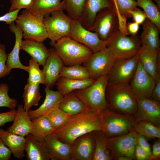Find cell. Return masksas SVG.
Here are the masks:
<instances>
[{"instance_id":"obj_3","label":"cell","mask_w":160,"mask_h":160,"mask_svg":"<svg viewBox=\"0 0 160 160\" xmlns=\"http://www.w3.org/2000/svg\"><path fill=\"white\" fill-rule=\"evenodd\" d=\"M102 131L108 138L121 136L134 130L137 121L135 116L108 108L99 114Z\"/></svg>"},{"instance_id":"obj_53","label":"cell","mask_w":160,"mask_h":160,"mask_svg":"<svg viewBox=\"0 0 160 160\" xmlns=\"http://www.w3.org/2000/svg\"><path fill=\"white\" fill-rule=\"evenodd\" d=\"M115 159L118 160H133V159L129 157L121 156L117 157Z\"/></svg>"},{"instance_id":"obj_19","label":"cell","mask_w":160,"mask_h":160,"mask_svg":"<svg viewBox=\"0 0 160 160\" xmlns=\"http://www.w3.org/2000/svg\"><path fill=\"white\" fill-rule=\"evenodd\" d=\"M45 97L43 103L37 109L28 111L31 120L47 115L54 109L59 108L64 95L58 90L54 91L47 87L44 88Z\"/></svg>"},{"instance_id":"obj_31","label":"cell","mask_w":160,"mask_h":160,"mask_svg":"<svg viewBox=\"0 0 160 160\" xmlns=\"http://www.w3.org/2000/svg\"><path fill=\"white\" fill-rule=\"evenodd\" d=\"M96 79L75 80L60 77L55 84L57 90L64 96L74 91L83 89L92 84Z\"/></svg>"},{"instance_id":"obj_46","label":"cell","mask_w":160,"mask_h":160,"mask_svg":"<svg viewBox=\"0 0 160 160\" xmlns=\"http://www.w3.org/2000/svg\"><path fill=\"white\" fill-rule=\"evenodd\" d=\"M155 85L153 90L151 98L154 100L160 102V74H158L155 78Z\"/></svg>"},{"instance_id":"obj_47","label":"cell","mask_w":160,"mask_h":160,"mask_svg":"<svg viewBox=\"0 0 160 160\" xmlns=\"http://www.w3.org/2000/svg\"><path fill=\"white\" fill-rule=\"evenodd\" d=\"M19 11V9H17L12 12H8L5 15L0 16V21L4 22L7 24L10 25L16 20Z\"/></svg>"},{"instance_id":"obj_36","label":"cell","mask_w":160,"mask_h":160,"mask_svg":"<svg viewBox=\"0 0 160 160\" xmlns=\"http://www.w3.org/2000/svg\"><path fill=\"white\" fill-rule=\"evenodd\" d=\"M134 130L144 136L147 139L160 138V127L145 120L138 121Z\"/></svg>"},{"instance_id":"obj_9","label":"cell","mask_w":160,"mask_h":160,"mask_svg":"<svg viewBox=\"0 0 160 160\" xmlns=\"http://www.w3.org/2000/svg\"><path fill=\"white\" fill-rule=\"evenodd\" d=\"M116 59L111 51L106 47L93 53L83 65L88 70L90 78L96 79L108 75Z\"/></svg>"},{"instance_id":"obj_54","label":"cell","mask_w":160,"mask_h":160,"mask_svg":"<svg viewBox=\"0 0 160 160\" xmlns=\"http://www.w3.org/2000/svg\"><path fill=\"white\" fill-rule=\"evenodd\" d=\"M157 4V5L158 6L159 8L160 9V0H153Z\"/></svg>"},{"instance_id":"obj_50","label":"cell","mask_w":160,"mask_h":160,"mask_svg":"<svg viewBox=\"0 0 160 160\" xmlns=\"http://www.w3.org/2000/svg\"><path fill=\"white\" fill-rule=\"evenodd\" d=\"M137 143L144 149L151 157V150L147 139L142 135L137 133Z\"/></svg>"},{"instance_id":"obj_26","label":"cell","mask_w":160,"mask_h":160,"mask_svg":"<svg viewBox=\"0 0 160 160\" xmlns=\"http://www.w3.org/2000/svg\"><path fill=\"white\" fill-rule=\"evenodd\" d=\"M160 49L152 50L142 46L138 53L139 60L143 69L154 79L160 74L158 66V60Z\"/></svg>"},{"instance_id":"obj_51","label":"cell","mask_w":160,"mask_h":160,"mask_svg":"<svg viewBox=\"0 0 160 160\" xmlns=\"http://www.w3.org/2000/svg\"><path fill=\"white\" fill-rule=\"evenodd\" d=\"M160 157V142L159 140L155 141L152 145L151 160H157Z\"/></svg>"},{"instance_id":"obj_23","label":"cell","mask_w":160,"mask_h":160,"mask_svg":"<svg viewBox=\"0 0 160 160\" xmlns=\"http://www.w3.org/2000/svg\"><path fill=\"white\" fill-rule=\"evenodd\" d=\"M31 120L28 111L25 110L23 105L19 104L17 106L13 124L7 128V130L11 133L25 137L30 133Z\"/></svg>"},{"instance_id":"obj_24","label":"cell","mask_w":160,"mask_h":160,"mask_svg":"<svg viewBox=\"0 0 160 160\" xmlns=\"http://www.w3.org/2000/svg\"><path fill=\"white\" fill-rule=\"evenodd\" d=\"M0 137L11 151L14 156L21 159L25 156V137L12 133L7 130L0 128Z\"/></svg>"},{"instance_id":"obj_44","label":"cell","mask_w":160,"mask_h":160,"mask_svg":"<svg viewBox=\"0 0 160 160\" xmlns=\"http://www.w3.org/2000/svg\"><path fill=\"white\" fill-rule=\"evenodd\" d=\"M129 13L134 22L139 25L142 24L147 18L144 12L137 7L130 11Z\"/></svg>"},{"instance_id":"obj_45","label":"cell","mask_w":160,"mask_h":160,"mask_svg":"<svg viewBox=\"0 0 160 160\" xmlns=\"http://www.w3.org/2000/svg\"><path fill=\"white\" fill-rule=\"evenodd\" d=\"M16 110H10L9 111L0 113V127L3 126L7 123L13 121Z\"/></svg>"},{"instance_id":"obj_34","label":"cell","mask_w":160,"mask_h":160,"mask_svg":"<svg viewBox=\"0 0 160 160\" xmlns=\"http://www.w3.org/2000/svg\"><path fill=\"white\" fill-rule=\"evenodd\" d=\"M60 77L75 80H85L91 78L87 69L81 64L69 66L64 65L61 70Z\"/></svg>"},{"instance_id":"obj_21","label":"cell","mask_w":160,"mask_h":160,"mask_svg":"<svg viewBox=\"0 0 160 160\" xmlns=\"http://www.w3.org/2000/svg\"><path fill=\"white\" fill-rule=\"evenodd\" d=\"M9 28L11 31L13 33L15 36V41L14 47L11 52L7 55L6 65L10 70L17 68L24 70L28 72L29 66L23 65L19 58V51L20 49V44L23 38V32L21 28L13 22L10 25Z\"/></svg>"},{"instance_id":"obj_14","label":"cell","mask_w":160,"mask_h":160,"mask_svg":"<svg viewBox=\"0 0 160 160\" xmlns=\"http://www.w3.org/2000/svg\"><path fill=\"white\" fill-rule=\"evenodd\" d=\"M70 37L88 47L93 53L106 47L105 41L100 39L96 33L84 28L79 21L72 20Z\"/></svg>"},{"instance_id":"obj_12","label":"cell","mask_w":160,"mask_h":160,"mask_svg":"<svg viewBox=\"0 0 160 160\" xmlns=\"http://www.w3.org/2000/svg\"><path fill=\"white\" fill-rule=\"evenodd\" d=\"M137 139V133L135 130L121 136L108 138V148L113 159L121 156L135 159Z\"/></svg>"},{"instance_id":"obj_27","label":"cell","mask_w":160,"mask_h":160,"mask_svg":"<svg viewBox=\"0 0 160 160\" xmlns=\"http://www.w3.org/2000/svg\"><path fill=\"white\" fill-rule=\"evenodd\" d=\"M25 138V151L28 160H49L44 141H37L30 133L26 135Z\"/></svg>"},{"instance_id":"obj_15","label":"cell","mask_w":160,"mask_h":160,"mask_svg":"<svg viewBox=\"0 0 160 160\" xmlns=\"http://www.w3.org/2000/svg\"><path fill=\"white\" fill-rule=\"evenodd\" d=\"M134 115L137 121H147L160 127V102L151 98L138 99L137 110Z\"/></svg>"},{"instance_id":"obj_30","label":"cell","mask_w":160,"mask_h":160,"mask_svg":"<svg viewBox=\"0 0 160 160\" xmlns=\"http://www.w3.org/2000/svg\"><path fill=\"white\" fill-rule=\"evenodd\" d=\"M60 10H64V2L62 0H35L28 11L33 15L44 17Z\"/></svg>"},{"instance_id":"obj_40","label":"cell","mask_w":160,"mask_h":160,"mask_svg":"<svg viewBox=\"0 0 160 160\" xmlns=\"http://www.w3.org/2000/svg\"><path fill=\"white\" fill-rule=\"evenodd\" d=\"M46 116L55 130L64 125L71 117L59 108L54 109Z\"/></svg>"},{"instance_id":"obj_42","label":"cell","mask_w":160,"mask_h":160,"mask_svg":"<svg viewBox=\"0 0 160 160\" xmlns=\"http://www.w3.org/2000/svg\"><path fill=\"white\" fill-rule=\"evenodd\" d=\"M35 0H10L11 5L8 12L22 9L29 10L32 7Z\"/></svg>"},{"instance_id":"obj_38","label":"cell","mask_w":160,"mask_h":160,"mask_svg":"<svg viewBox=\"0 0 160 160\" xmlns=\"http://www.w3.org/2000/svg\"><path fill=\"white\" fill-rule=\"evenodd\" d=\"M37 62L32 58L29 60L28 83L45 85V77L42 70L40 68Z\"/></svg>"},{"instance_id":"obj_35","label":"cell","mask_w":160,"mask_h":160,"mask_svg":"<svg viewBox=\"0 0 160 160\" xmlns=\"http://www.w3.org/2000/svg\"><path fill=\"white\" fill-rule=\"evenodd\" d=\"M137 6L143 10L148 18L160 29V9L152 0H137Z\"/></svg>"},{"instance_id":"obj_10","label":"cell","mask_w":160,"mask_h":160,"mask_svg":"<svg viewBox=\"0 0 160 160\" xmlns=\"http://www.w3.org/2000/svg\"><path fill=\"white\" fill-rule=\"evenodd\" d=\"M88 30L96 33L100 39L105 41L119 30L116 13L111 8L101 9L97 13L92 26Z\"/></svg>"},{"instance_id":"obj_55","label":"cell","mask_w":160,"mask_h":160,"mask_svg":"<svg viewBox=\"0 0 160 160\" xmlns=\"http://www.w3.org/2000/svg\"><path fill=\"white\" fill-rule=\"evenodd\" d=\"M3 44H2L0 41V48L1 47Z\"/></svg>"},{"instance_id":"obj_49","label":"cell","mask_w":160,"mask_h":160,"mask_svg":"<svg viewBox=\"0 0 160 160\" xmlns=\"http://www.w3.org/2000/svg\"><path fill=\"white\" fill-rule=\"evenodd\" d=\"M12 152L9 148L4 143L0 137V160H8Z\"/></svg>"},{"instance_id":"obj_39","label":"cell","mask_w":160,"mask_h":160,"mask_svg":"<svg viewBox=\"0 0 160 160\" xmlns=\"http://www.w3.org/2000/svg\"><path fill=\"white\" fill-rule=\"evenodd\" d=\"M111 8L119 12L127 18L131 17L129 12L137 6L135 0H109Z\"/></svg>"},{"instance_id":"obj_5","label":"cell","mask_w":160,"mask_h":160,"mask_svg":"<svg viewBox=\"0 0 160 160\" xmlns=\"http://www.w3.org/2000/svg\"><path fill=\"white\" fill-rule=\"evenodd\" d=\"M108 80V75L101 76L87 88L73 91L89 109L99 114L108 108L106 98Z\"/></svg>"},{"instance_id":"obj_7","label":"cell","mask_w":160,"mask_h":160,"mask_svg":"<svg viewBox=\"0 0 160 160\" xmlns=\"http://www.w3.org/2000/svg\"><path fill=\"white\" fill-rule=\"evenodd\" d=\"M43 19L44 17L33 15L25 9L15 21L21 29L25 40L43 42L48 38Z\"/></svg>"},{"instance_id":"obj_1","label":"cell","mask_w":160,"mask_h":160,"mask_svg":"<svg viewBox=\"0 0 160 160\" xmlns=\"http://www.w3.org/2000/svg\"><path fill=\"white\" fill-rule=\"evenodd\" d=\"M102 131L99 114L90 110L71 116L63 126L54 132L62 142L72 145L79 137L95 131Z\"/></svg>"},{"instance_id":"obj_18","label":"cell","mask_w":160,"mask_h":160,"mask_svg":"<svg viewBox=\"0 0 160 160\" xmlns=\"http://www.w3.org/2000/svg\"><path fill=\"white\" fill-rule=\"evenodd\" d=\"M49 55L42 70L46 80V87L51 89L60 77V73L65 65L54 48L49 49Z\"/></svg>"},{"instance_id":"obj_8","label":"cell","mask_w":160,"mask_h":160,"mask_svg":"<svg viewBox=\"0 0 160 160\" xmlns=\"http://www.w3.org/2000/svg\"><path fill=\"white\" fill-rule=\"evenodd\" d=\"M72 20L62 10L54 11L44 17V23L51 45L53 47L55 42L63 37H70Z\"/></svg>"},{"instance_id":"obj_4","label":"cell","mask_w":160,"mask_h":160,"mask_svg":"<svg viewBox=\"0 0 160 160\" xmlns=\"http://www.w3.org/2000/svg\"><path fill=\"white\" fill-rule=\"evenodd\" d=\"M54 49L64 65H83L93 54L88 47L70 37H63L54 44Z\"/></svg>"},{"instance_id":"obj_11","label":"cell","mask_w":160,"mask_h":160,"mask_svg":"<svg viewBox=\"0 0 160 160\" xmlns=\"http://www.w3.org/2000/svg\"><path fill=\"white\" fill-rule=\"evenodd\" d=\"M138 53L130 58L116 59L108 75V84L129 83L139 63Z\"/></svg>"},{"instance_id":"obj_41","label":"cell","mask_w":160,"mask_h":160,"mask_svg":"<svg viewBox=\"0 0 160 160\" xmlns=\"http://www.w3.org/2000/svg\"><path fill=\"white\" fill-rule=\"evenodd\" d=\"M9 87L7 84H0V107H7L10 110L15 109L18 103L17 101L9 97Z\"/></svg>"},{"instance_id":"obj_25","label":"cell","mask_w":160,"mask_h":160,"mask_svg":"<svg viewBox=\"0 0 160 160\" xmlns=\"http://www.w3.org/2000/svg\"><path fill=\"white\" fill-rule=\"evenodd\" d=\"M20 49L27 52L40 65L43 66L50 54L48 49L42 42L30 40H22Z\"/></svg>"},{"instance_id":"obj_33","label":"cell","mask_w":160,"mask_h":160,"mask_svg":"<svg viewBox=\"0 0 160 160\" xmlns=\"http://www.w3.org/2000/svg\"><path fill=\"white\" fill-rule=\"evenodd\" d=\"M39 84L28 83L25 86L23 94V107L28 111L33 106L38 105L41 97Z\"/></svg>"},{"instance_id":"obj_37","label":"cell","mask_w":160,"mask_h":160,"mask_svg":"<svg viewBox=\"0 0 160 160\" xmlns=\"http://www.w3.org/2000/svg\"><path fill=\"white\" fill-rule=\"evenodd\" d=\"M86 0H62L64 2V10L73 20L79 21Z\"/></svg>"},{"instance_id":"obj_29","label":"cell","mask_w":160,"mask_h":160,"mask_svg":"<svg viewBox=\"0 0 160 160\" xmlns=\"http://www.w3.org/2000/svg\"><path fill=\"white\" fill-rule=\"evenodd\" d=\"M59 108L71 116L89 109L73 91L64 96L60 104Z\"/></svg>"},{"instance_id":"obj_20","label":"cell","mask_w":160,"mask_h":160,"mask_svg":"<svg viewBox=\"0 0 160 160\" xmlns=\"http://www.w3.org/2000/svg\"><path fill=\"white\" fill-rule=\"evenodd\" d=\"M106 8H111L109 0H86L79 22L84 28L89 30L98 12Z\"/></svg>"},{"instance_id":"obj_22","label":"cell","mask_w":160,"mask_h":160,"mask_svg":"<svg viewBox=\"0 0 160 160\" xmlns=\"http://www.w3.org/2000/svg\"><path fill=\"white\" fill-rule=\"evenodd\" d=\"M142 25L143 31L140 38L142 46L153 50H159L160 29L148 18Z\"/></svg>"},{"instance_id":"obj_48","label":"cell","mask_w":160,"mask_h":160,"mask_svg":"<svg viewBox=\"0 0 160 160\" xmlns=\"http://www.w3.org/2000/svg\"><path fill=\"white\" fill-rule=\"evenodd\" d=\"M135 158L137 160H151L149 155L137 143L135 146Z\"/></svg>"},{"instance_id":"obj_43","label":"cell","mask_w":160,"mask_h":160,"mask_svg":"<svg viewBox=\"0 0 160 160\" xmlns=\"http://www.w3.org/2000/svg\"><path fill=\"white\" fill-rule=\"evenodd\" d=\"M7 58L5 46L3 44L0 48V78L9 75L11 71L6 65Z\"/></svg>"},{"instance_id":"obj_6","label":"cell","mask_w":160,"mask_h":160,"mask_svg":"<svg viewBox=\"0 0 160 160\" xmlns=\"http://www.w3.org/2000/svg\"><path fill=\"white\" fill-rule=\"evenodd\" d=\"M106 47L113 53L116 59H127L137 55L142 46L140 38L136 36L125 35L118 30L105 41Z\"/></svg>"},{"instance_id":"obj_16","label":"cell","mask_w":160,"mask_h":160,"mask_svg":"<svg viewBox=\"0 0 160 160\" xmlns=\"http://www.w3.org/2000/svg\"><path fill=\"white\" fill-rule=\"evenodd\" d=\"M71 146V160H92L95 141L92 132L77 138Z\"/></svg>"},{"instance_id":"obj_52","label":"cell","mask_w":160,"mask_h":160,"mask_svg":"<svg viewBox=\"0 0 160 160\" xmlns=\"http://www.w3.org/2000/svg\"><path fill=\"white\" fill-rule=\"evenodd\" d=\"M138 24L135 22H130L127 23V28L129 35L136 36L139 28Z\"/></svg>"},{"instance_id":"obj_2","label":"cell","mask_w":160,"mask_h":160,"mask_svg":"<svg viewBox=\"0 0 160 160\" xmlns=\"http://www.w3.org/2000/svg\"><path fill=\"white\" fill-rule=\"evenodd\" d=\"M108 108L124 114H135L137 108V99L129 83L108 84L106 90Z\"/></svg>"},{"instance_id":"obj_17","label":"cell","mask_w":160,"mask_h":160,"mask_svg":"<svg viewBox=\"0 0 160 160\" xmlns=\"http://www.w3.org/2000/svg\"><path fill=\"white\" fill-rule=\"evenodd\" d=\"M44 143L49 160H71L72 146L62 142L54 133L47 136Z\"/></svg>"},{"instance_id":"obj_28","label":"cell","mask_w":160,"mask_h":160,"mask_svg":"<svg viewBox=\"0 0 160 160\" xmlns=\"http://www.w3.org/2000/svg\"><path fill=\"white\" fill-rule=\"evenodd\" d=\"M32 121L30 133L38 141L44 142L47 136L55 131L46 115L40 116Z\"/></svg>"},{"instance_id":"obj_13","label":"cell","mask_w":160,"mask_h":160,"mask_svg":"<svg viewBox=\"0 0 160 160\" xmlns=\"http://www.w3.org/2000/svg\"><path fill=\"white\" fill-rule=\"evenodd\" d=\"M155 79L143 68L139 63L129 84L134 95L138 99L151 98L155 85Z\"/></svg>"},{"instance_id":"obj_32","label":"cell","mask_w":160,"mask_h":160,"mask_svg":"<svg viewBox=\"0 0 160 160\" xmlns=\"http://www.w3.org/2000/svg\"><path fill=\"white\" fill-rule=\"evenodd\" d=\"M95 147L92 160H111L112 157L108 148V137L101 130L92 132Z\"/></svg>"}]
</instances>
